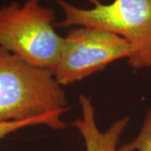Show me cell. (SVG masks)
I'll return each instance as SVG.
<instances>
[{
  "label": "cell",
  "instance_id": "cell-1",
  "mask_svg": "<svg viewBox=\"0 0 151 151\" xmlns=\"http://www.w3.org/2000/svg\"><path fill=\"white\" fill-rule=\"evenodd\" d=\"M67 100L51 70L30 65L0 47V123L44 120L60 130Z\"/></svg>",
  "mask_w": 151,
  "mask_h": 151
},
{
  "label": "cell",
  "instance_id": "cell-2",
  "mask_svg": "<svg viewBox=\"0 0 151 151\" xmlns=\"http://www.w3.org/2000/svg\"><path fill=\"white\" fill-rule=\"evenodd\" d=\"M63 11L61 21L55 27L85 26L113 33L129 44L132 54L128 64L134 69L151 70V0H113L82 9L65 0H53Z\"/></svg>",
  "mask_w": 151,
  "mask_h": 151
},
{
  "label": "cell",
  "instance_id": "cell-3",
  "mask_svg": "<svg viewBox=\"0 0 151 151\" xmlns=\"http://www.w3.org/2000/svg\"><path fill=\"white\" fill-rule=\"evenodd\" d=\"M55 11L40 0L0 8V47L29 64L54 71L64 37L55 29Z\"/></svg>",
  "mask_w": 151,
  "mask_h": 151
},
{
  "label": "cell",
  "instance_id": "cell-4",
  "mask_svg": "<svg viewBox=\"0 0 151 151\" xmlns=\"http://www.w3.org/2000/svg\"><path fill=\"white\" fill-rule=\"evenodd\" d=\"M132 47L124 38L97 28L73 27L64 37L56 81L66 86L103 70L114 61L129 58Z\"/></svg>",
  "mask_w": 151,
  "mask_h": 151
},
{
  "label": "cell",
  "instance_id": "cell-5",
  "mask_svg": "<svg viewBox=\"0 0 151 151\" xmlns=\"http://www.w3.org/2000/svg\"><path fill=\"white\" fill-rule=\"evenodd\" d=\"M81 117L71 123L81 135L86 151H119L120 137L129 122V117L114 121L108 129L101 131L96 121L95 108L92 100L83 94L79 95Z\"/></svg>",
  "mask_w": 151,
  "mask_h": 151
},
{
  "label": "cell",
  "instance_id": "cell-6",
  "mask_svg": "<svg viewBox=\"0 0 151 151\" xmlns=\"http://www.w3.org/2000/svg\"><path fill=\"white\" fill-rule=\"evenodd\" d=\"M119 151H151V107L136 138L129 144L119 147Z\"/></svg>",
  "mask_w": 151,
  "mask_h": 151
},
{
  "label": "cell",
  "instance_id": "cell-7",
  "mask_svg": "<svg viewBox=\"0 0 151 151\" xmlns=\"http://www.w3.org/2000/svg\"><path fill=\"white\" fill-rule=\"evenodd\" d=\"M35 125H45L47 126V124L44 120H29V121H20V122H4L0 123V139H4L7 135L14 133L19 129L29 126Z\"/></svg>",
  "mask_w": 151,
  "mask_h": 151
}]
</instances>
